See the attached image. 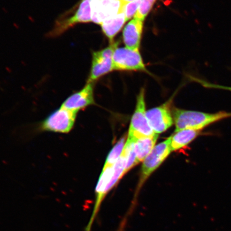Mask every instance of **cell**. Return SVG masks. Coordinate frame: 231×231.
<instances>
[{
	"mask_svg": "<svg viewBox=\"0 0 231 231\" xmlns=\"http://www.w3.org/2000/svg\"><path fill=\"white\" fill-rule=\"evenodd\" d=\"M173 117L175 132L182 130L202 131L204 128L220 120L231 117V112L221 111L207 113L193 110L174 108Z\"/></svg>",
	"mask_w": 231,
	"mask_h": 231,
	"instance_id": "obj_1",
	"label": "cell"
},
{
	"mask_svg": "<svg viewBox=\"0 0 231 231\" xmlns=\"http://www.w3.org/2000/svg\"><path fill=\"white\" fill-rule=\"evenodd\" d=\"M89 22H92L91 0H81L74 8L57 19L47 36L49 37H58L77 24Z\"/></svg>",
	"mask_w": 231,
	"mask_h": 231,
	"instance_id": "obj_2",
	"label": "cell"
},
{
	"mask_svg": "<svg viewBox=\"0 0 231 231\" xmlns=\"http://www.w3.org/2000/svg\"><path fill=\"white\" fill-rule=\"evenodd\" d=\"M78 112L61 106L41 122L39 127V130L68 133L73 127Z\"/></svg>",
	"mask_w": 231,
	"mask_h": 231,
	"instance_id": "obj_3",
	"label": "cell"
},
{
	"mask_svg": "<svg viewBox=\"0 0 231 231\" xmlns=\"http://www.w3.org/2000/svg\"><path fill=\"white\" fill-rule=\"evenodd\" d=\"M145 90L142 88L137 97L136 108L132 116L127 138L137 140L156 134L152 130L146 116Z\"/></svg>",
	"mask_w": 231,
	"mask_h": 231,
	"instance_id": "obj_4",
	"label": "cell"
},
{
	"mask_svg": "<svg viewBox=\"0 0 231 231\" xmlns=\"http://www.w3.org/2000/svg\"><path fill=\"white\" fill-rule=\"evenodd\" d=\"M170 143V137L155 146L151 153L142 162L141 175L135 192V198L145 181L158 168L171 153L172 150Z\"/></svg>",
	"mask_w": 231,
	"mask_h": 231,
	"instance_id": "obj_5",
	"label": "cell"
},
{
	"mask_svg": "<svg viewBox=\"0 0 231 231\" xmlns=\"http://www.w3.org/2000/svg\"><path fill=\"white\" fill-rule=\"evenodd\" d=\"M112 61L113 70L146 71L139 50L117 47L114 50Z\"/></svg>",
	"mask_w": 231,
	"mask_h": 231,
	"instance_id": "obj_6",
	"label": "cell"
},
{
	"mask_svg": "<svg viewBox=\"0 0 231 231\" xmlns=\"http://www.w3.org/2000/svg\"><path fill=\"white\" fill-rule=\"evenodd\" d=\"M117 47V45L113 43L107 48L93 53L91 69L87 82H94L113 70L112 57Z\"/></svg>",
	"mask_w": 231,
	"mask_h": 231,
	"instance_id": "obj_7",
	"label": "cell"
},
{
	"mask_svg": "<svg viewBox=\"0 0 231 231\" xmlns=\"http://www.w3.org/2000/svg\"><path fill=\"white\" fill-rule=\"evenodd\" d=\"M171 101L146 111L148 121L156 134L163 133L173 125L174 120L171 110Z\"/></svg>",
	"mask_w": 231,
	"mask_h": 231,
	"instance_id": "obj_8",
	"label": "cell"
},
{
	"mask_svg": "<svg viewBox=\"0 0 231 231\" xmlns=\"http://www.w3.org/2000/svg\"><path fill=\"white\" fill-rule=\"evenodd\" d=\"M124 4L120 0H91L92 22L101 25L123 12Z\"/></svg>",
	"mask_w": 231,
	"mask_h": 231,
	"instance_id": "obj_9",
	"label": "cell"
},
{
	"mask_svg": "<svg viewBox=\"0 0 231 231\" xmlns=\"http://www.w3.org/2000/svg\"><path fill=\"white\" fill-rule=\"evenodd\" d=\"M94 83L87 82L84 88L71 95L64 101L61 106L69 110L79 111L95 104Z\"/></svg>",
	"mask_w": 231,
	"mask_h": 231,
	"instance_id": "obj_10",
	"label": "cell"
},
{
	"mask_svg": "<svg viewBox=\"0 0 231 231\" xmlns=\"http://www.w3.org/2000/svg\"><path fill=\"white\" fill-rule=\"evenodd\" d=\"M143 28V21L134 18L124 28L123 41L126 48L139 50Z\"/></svg>",
	"mask_w": 231,
	"mask_h": 231,
	"instance_id": "obj_11",
	"label": "cell"
},
{
	"mask_svg": "<svg viewBox=\"0 0 231 231\" xmlns=\"http://www.w3.org/2000/svg\"><path fill=\"white\" fill-rule=\"evenodd\" d=\"M158 137V134H155L148 137L135 140L134 149L136 156L137 164L143 162L153 150L157 142Z\"/></svg>",
	"mask_w": 231,
	"mask_h": 231,
	"instance_id": "obj_12",
	"label": "cell"
},
{
	"mask_svg": "<svg viewBox=\"0 0 231 231\" xmlns=\"http://www.w3.org/2000/svg\"><path fill=\"white\" fill-rule=\"evenodd\" d=\"M201 133V131L193 130H182L175 132L170 137L172 151L178 150L188 145Z\"/></svg>",
	"mask_w": 231,
	"mask_h": 231,
	"instance_id": "obj_13",
	"label": "cell"
},
{
	"mask_svg": "<svg viewBox=\"0 0 231 231\" xmlns=\"http://www.w3.org/2000/svg\"><path fill=\"white\" fill-rule=\"evenodd\" d=\"M126 21L125 15L123 11L104 21L101 25L103 32L111 41L122 29Z\"/></svg>",
	"mask_w": 231,
	"mask_h": 231,
	"instance_id": "obj_14",
	"label": "cell"
},
{
	"mask_svg": "<svg viewBox=\"0 0 231 231\" xmlns=\"http://www.w3.org/2000/svg\"><path fill=\"white\" fill-rule=\"evenodd\" d=\"M126 135H124L118 141L109 154L103 169L113 167L117 163L124 150L126 142Z\"/></svg>",
	"mask_w": 231,
	"mask_h": 231,
	"instance_id": "obj_15",
	"label": "cell"
},
{
	"mask_svg": "<svg viewBox=\"0 0 231 231\" xmlns=\"http://www.w3.org/2000/svg\"><path fill=\"white\" fill-rule=\"evenodd\" d=\"M156 0H141L140 4L134 18L144 21L153 7Z\"/></svg>",
	"mask_w": 231,
	"mask_h": 231,
	"instance_id": "obj_16",
	"label": "cell"
},
{
	"mask_svg": "<svg viewBox=\"0 0 231 231\" xmlns=\"http://www.w3.org/2000/svg\"><path fill=\"white\" fill-rule=\"evenodd\" d=\"M141 0H135L131 2L125 3L123 7V12L125 15L126 21L135 16L139 8Z\"/></svg>",
	"mask_w": 231,
	"mask_h": 231,
	"instance_id": "obj_17",
	"label": "cell"
},
{
	"mask_svg": "<svg viewBox=\"0 0 231 231\" xmlns=\"http://www.w3.org/2000/svg\"><path fill=\"white\" fill-rule=\"evenodd\" d=\"M197 81L200 82L202 86H203L206 88H211V89H223V90H228V91L231 92V87L214 84H212V83L209 82L208 81H206L202 80H197Z\"/></svg>",
	"mask_w": 231,
	"mask_h": 231,
	"instance_id": "obj_18",
	"label": "cell"
},
{
	"mask_svg": "<svg viewBox=\"0 0 231 231\" xmlns=\"http://www.w3.org/2000/svg\"><path fill=\"white\" fill-rule=\"evenodd\" d=\"M120 1H121L122 2H123L124 4H125V3L131 2L132 1H135V0H120Z\"/></svg>",
	"mask_w": 231,
	"mask_h": 231,
	"instance_id": "obj_19",
	"label": "cell"
}]
</instances>
